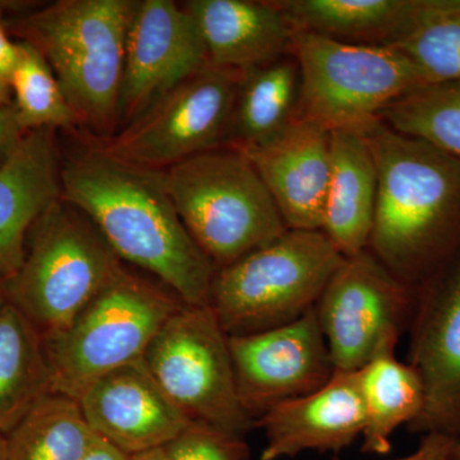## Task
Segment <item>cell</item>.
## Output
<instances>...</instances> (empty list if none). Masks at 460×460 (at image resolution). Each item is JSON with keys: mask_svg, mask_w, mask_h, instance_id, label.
<instances>
[{"mask_svg": "<svg viewBox=\"0 0 460 460\" xmlns=\"http://www.w3.org/2000/svg\"><path fill=\"white\" fill-rule=\"evenodd\" d=\"M62 198L120 260L145 269L189 305H210L217 268L181 222L163 172L91 147L60 169Z\"/></svg>", "mask_w": 460, "mask_h": 460, "instance_id": "cell-1", "label": "cell"}, {"mask_svg": "<svg viewBox=\"0 0 460 460\" xmlns=\"http://www.w3.org/2000/svg\"><path fill=\"white\" fill-rule=\"evenodd\" d=\"M377 168L370 246L389 270H410L460 217V160L383 122L362 133Z\"/></svg>", "mask_w": 460, "mask_h": 460, "instance_id": "cell-2", "label": "cell"}, {"mask_svg": "<svg viewBox=\"0 0 460 460\" xmlns=\"http://www.w3.org/2000/svg\"><path fill=\"white\" fill-rule=\"evenodd\" d=\"M23 131L18 123L16 109L13 104L0 108V162L8 155L9 151L22 137Z\"/></svg>", "mask_w": 460, "mask_h": 460, "instance_id": "cell-31", "label": "cell"}, {"mask_svg": "<svg viewBox=\"0 0 460 460\" xmlns=\"http://www.w3.org/2000/svg\"><path fill=\"white\" fill-rule=\"evenodd\" d=\"M17 45L18 58L9 86L14 93L13 107L21 128L27 132L75 127L77 117L45 58L29 42Z\"/></svg>", "mask_w": 460, "mask_h": 460, "instance_id": "cell-28", "label": "cell"}, {"mask_svg": "<svg viewBox=\"0 0 460 460\" xmlns=\"http://www.w3.org/2000/svg\"><path fill=\"white\" fill-rule=\"evenodd\" d=\"M77 402L93 434L128 456L162 449L192 422L144 358L96 378Z\"/></svg>", "mask_w": 460, "mask_h": 460, "instance_id": "cell-14", "label": "cell"}, {"mask_svg": "<svg viewBox=\"0 0 460 460\" xmlns=\"http://www.w3.org/2000/svg\"><path fill=\"white\" fill-rule=\"evenodd\" d=\"M208 63L243 72L290 54L295 29L277 2L190 0Z\"/></svg>", "mask_w": 460, "mask_h": 460, "instance_id": "cell-18", "label": "cell"}, {"mask_svg": "<svg viewBox=\"0 0 460 460\" xmlns=\"http://www.w3.org/2000/svg\"><path fill=\"white\" fill-rule=\"evenodd\" d=\"M5 296L41 335L62 330L123 270L122 260L81 211L60 199L41 215Z\"/></svg>", "mask_w": 460, "mask_h": 460, "instance_id": "cell-8", "label": "cell"}, {"mask_svg": "<svg viewBox=\"0 0 460 460\" xmlns=\"http://www.w3.org/2000/svg\"><path fill=\"white\" fill-rule=\"evenodd\" d=\"M241 150V148H239ZM250 157L290 230H323L332 174V132L296 118Z\"/></svg>", "mask_w": 460, "mask_h": 460, "instance_id": "cell-15", "label": "cell"}, {"mask_svg": "<svg viewBox=\"0 0 460 460\" xmlns=\"http://www.w3.org/2000/svg\"><path fill=\"white\" fill-rule=\"evenodd\" d=\"M381 122L460 160V81L408 93L384 111Z\"/></svg>", "mask_w": 460, "mask_h": 460, "instance_id": "cell-27", "label": "cell"}, {"mask_svg": "<svg viewBox=\"0 0 460 460\" xmlns=\"http://www.w3.org/2000/svg\"><path fill=\"white\" fill-rule=\"evenodd\" d=\"M5 301H7V296H5V279L0 277V305L4 304Z\"/></svg>", "mask_w": 460, "mask_h": 460, "instance_id": "cell-37", "label": "cell"}, {"mask_svg": "<svg viewBox=\"0 0 460 460\" xmlns=\"http://www.w3.org/2000/svg\"><path fill=\"white\" fill-rule=\"evenodd\" d=\"M5 452H7V436L0 434V460L5 459Z\"/></svg>", "mask_w": 460, "mask_h": 460, "instance_id": "cell-36", "label": "cell"}, {"mask_svg": "<svg viewBox=\"0 0 460 460\" xmlns=\"http://www.w3.org/2000/svg\"><path fill=\"white\" fill-rule=\"evenodd\" d=\"M277 4L295 31L392 45L411 25L417 0H287Z\"/></svg>", "mask_w": 460, "mask_h": 460, "instance_id": "cell-22", "label": "cell"}, {"mask_svg": "<svg viewBox=\"0 0 460 460\" xmlns=\"http://www.w3.org/2000/svg\"><path fill=\"white\" fill-rule=\"evenodd\" d=\"M357 372L365 410L363 452L389 453L395 429L402 423H413L422 411V381L411 366L395 358L394 348L376 354Z\"/></svg>", "mask_w": 460, "mask_h": 460, "instance_id": "cell-24", "label": "cell"}, {"mask_svg": "<svg viewBox=\"0 0 460 460\" xmlns=\"http://www.w3.org/2000/svg\"><path fill=\"white\" fill-rule=\"evenodd\" d=\"M299 93L301 74L295 57L242 72L230 135L235 147L261 146L280 135L296 119Z\"/></svg>", "mask_w": 460, "mask_h": 460, "instance_id": "cell-23", "label": "cell"}, {"mask_svg": "<svg viewBox=\"0 0 460 460\" xmlns=\"http://www.w3.org/2000/svg\"><path fill=\"white\" fill-rule=\"evenodd\" d=\"M411 356L425 393L422 411L411 425L450 436L460 422V266L420 323Z\"/></svg>", "mask_w": 460, "mask_h": 460, "instance_id": "cell-19", "label": "cell"}, {"mask_svg": "<svg viewBox=\"0 0 460 460\" xmlns=\"http://www.w3.org/2000/svg\"><path fill=\"white\" fill-rule=\"evenodd\" d=\"M51 393L41 332L5 301L0 305V434H11Z\"/></svg>", "mask_w": 460, "mask_h": 460, "instance_id": "cell-21", "label": "cell"}, {"mask_svg": "<svg viewBox=\"0 0 460 460\" xmlns=\"http://www.w3.org/2000/svg\"><path fill=\"white\" fill-rule=\"evenodd\" d=\"M229 348L239 401L251 419L316 392L335 372L314 307L286 325L229 337Z\"/></svg>", "mask_w": 460, "mask_h": 460, "instance_id": "cell-12", "label": "cell"}, {"mask_svg": "<svg viewBox=\"0 0 460 460\" xmlns=\"http://www.w3.org/2000/svg\"><path fill=\"white\" fill-rule=\"evenodd\" d=\"M206 65L204 42L186 8L171 0L138 2L127 39L118 126H128Z\"/></svg>", "mask_w": 460, "mask_h": 460, "instance_id": "cell-13", "label": "cell"}, {"mask_svg": "<svg viewBox=\"0 0 460 460\" xmlns=\"http://www.w3.org/2000/svg\"><path fill=\"white\" fill-rule=\"evenodd\" d=\"M54 129H33L0 162V277H13L25 260L33 224L62 199Z\"/></svg>", "mask_w": 460, "mask_h": 460, "instance_id": "cell-17", "label": "cell"}, {"mask_svg": "<svg viewBox=\"0 0 460 460\" xmlns=\"http://www.w3.org/2000/svg\"><path fill=\"white\" fill-rule=\"evenodd\" d=\"M83 460H129V456L98 438Z\"/></svg>", "mask_w": 460, "mask_h": 460, "instance_id": "cell-33", "label": "cell"}, {"mask_svg": "<svg viewBox=\"0 0 460 460\" xmlns=\"http://www.w3.org/2000/svg\"><path fill=\"white\" fill-rule=\"evenodd\" d=\"M377 168L365 136L332 132V174L323 232L344 257L370 246L377 202Z\"/></svg>", "mask_w": 460, "mask_h": 460, "instance_id": "cell-20", "label": "cell"}, {"mask_svg": "<svg viewBox=\"0 0 460 460\" xmlns=\"http://www.w3.org/2000/svg\"><path fill=\"white\" fill-rule=\"evenodd\" d=\"M290 54L301 74L296 118L329 132L365 133L390 105L428 86L410 58L393 45L295 31Z\"/></svg>", "mask_w": 460, "mask_h": 460, "instance_id": "cell-6", "label": "cell"}, {"mask_svg": "<svg viewBox=\"0 0 460 460\" xmlns=\"http://www.w3.org/2000/svg\"><path fill=\"white\" fill-rule=\"evenodd\" d=\"M241 74L208 63L102 147L157 171L219 147L232 135Z\"/></svg>", "mask_w": 460, "mask_h": 460, "instance_id": "cell-10", "label": "cell"}, {"mask_svg": "<svg viewBox=\"0 0 460 460\" xmlns=\"http://www.w3.org/2000/svg\"><path fill=\"white\" fill-rule=\"evenodd\" d=\"M129 460H166L164 449L148 450V452L135 454Z\"/></svg>", "mask_w": 460, "mask_h": 460, "instance_id": "cell-34", "label": "cell"}, {"mask_svg": "<svg viewBox=\"0 0 460 460\" xmlns=\"http://www.w3.org/2000/svg\"><path fill=\"white\" fill-rule=\"evenodd\" d=\"M345 257L323 230H290L220 269L210 307L229 337L286 325L314 307Z\"/></svg>", "mask_w": 460, "mask_h": 460, "instance_id": "cell-5", "label": "cell"}, {"mask_svg": "<svg viewBox=\"0 0 460 460\" xmlns=\"http://www.w3.org/2000/svg\"><path fill=\"white\" fill-rule=\"evenodd\" d=\"M404 292L368 250L345 257L314 305L335 371L356 372L395 348Z\"/></svg>", "mask_w": 460, "mask_h": 460, "instance_id": "cell-11", "label": "cell"}, {"mask_svg": "<svg viewBox=\"0 0 460 460\" xmlns=\"http://www.w3.org/2000/svg\"><path fill=\"white\" fill-rule=\"evenodd\" d=\"M163 449L166 460H250L243 438L199 420H192Z\"/></svg>", "mask_w": 460, "mask_h": 460, "instance_id": "cell-29", "label": "cell"}, {"mask_svg": "<svg viewBox=\"0 0 460 460\" xmlns=\"http://www.w3.org/2000/svg\"><path fill=\"white\" fill-rule=\"evenodd\" d=\"M9 104H12L11 86H9L8 81L0 77V108L5 107V105Z\"/></svg>", "mask_w": 460, "mask_h": 460, "instance_id": "cell-35", "label": "cell"}, {"mask_svg": "<svg viewBox=\"0 0 460 460\" xmlns=\"http://www.w3.org/2000/svg\"><path fill=\"white\" fill-rule=\"evenodd\" d=\"M96 438L77 401L51 393L7 435L4 460H83Z\"/></svg>", "mask_w": 460, "mask_h": 460, "instance_id": "cell-25", "label": "cell"}, {"mask_svg": "<svg viewBox=\"0 0 460 460\" xmlns=\"http://www.w3.org/2000/svg\"><path fill=\"white\" fill-rule=\"evenodd\" d=\"M137 0H59L16 29L56 75L78 124L118 127L127 39Z\"/></svg>", "mask_w": 460, "mask_h": 460, "instance_id": "cell-3", "label": "cell"}, {"mask_svg": "<svg viewBox=\"0 0 460 460\" xmlns=\"http://www.w3.org/2000/svg\"><path fill=\"white\" fill-rule=\"evenodd\" d=\"M260 425L266 438L261 460L349 447L365 429L358 372L335 371L316 392L272 407L260 419Z\"/></svg>", "mask_w": 460, "mask_h": 460, "instance_id": "cell-16", "label": "cell"}, {"mask_svg": "<svg viewBox=\"0 0 460 460\" xmlns=\"http://www.w3.org/2000/svg\"><path fill=\"white\" fill-rule=\"evenodd\" d=\"M144 361L190 420L241 438L252 425L239 401L229 335L210 305H181L148 345Z\"/></svg>", "mask_w": 460, "mask_h": 460, "instance_id": "cell-9", "label": "cell"}, {"mask_svg": "<svg viewBox=\"0 0 460 460\" xmlns=\"http://www.w3.org/2000/svg\"><path fill=\"white\" fill-rule=\"evenodd\" d=\"M183 305L123 269L66 328L42 335L53 393L77 401L96 378L144 358Z\"/></svg>", "mask_w": 460, "mask_h": 460, "instance_id": "cell-7", "label": "cell"}, {"mask_svg": "<svg viewBox=\"0 0 460 460\" xmlns=\"http://www.w3.org/2000/svg\"><path fill=\"white\" fill-rule=\"evenodd\" d=\"M18 58L17 42L11 41L7 33L2 5H0V77L8 81L16 66Z\"/></svg>", "mask_w": 460, "mask_h": 460, "instance_id": "cell-32", "label": "cell"}, {"mask_svg": "<svg viewBox=\"0 0 460 460\" xmlns=\"http://www.w3.org/2000/svg\"><path fill=\"white\" fill-rule=\"evenodd\" d=\"M456 441L453 436L429 432L416 452L398 460H450Z\"/></svg>", "mask_w": 460, "mask_h": 460, "instance_id": "cell-30", "label": "cell"}, {"mask_svg": "<svg viewBox=\"0 0 460 460\" xmlns=\"http://www.w3.org/2000/svg\"><path fill=\"white\" fill-rule=\"evenodd\" d=\"M162 172L181 222L217 269L288 230L259 172L237 147L214 148Z\"/></svg>", "mask_w": 460, "mask_h": 460, "instance_id": "cell-4", "label": "cell"}, {"mask_svg": "<svg viewBox=\"0 0 460 460\" xmlns=\"http://www.w3.org/2000/svg\"><path fill=\"white\" fill-rule=\"evenodd\" d=\"M450 460H460V441H456Z\"/></svg>", "mask_w": 460, "mask_h": 460, "instance_id": "cell-38", "label": "cell"}, {"mask_svg": "<svg viewBox=\"0 0 460 460\" xmlns=\"http://www.w3.org/2000/svg\"><path fill=\"white\" fill-rule=\"evenodd\" d=\"M392 45L428 84L459 83L460 0H417L411 25Z\"/></svg>", "mask_w": 460, "mask_h": 460, "instance_id": "cell-26", "label": "cell"}]
</instances>
